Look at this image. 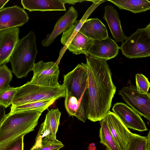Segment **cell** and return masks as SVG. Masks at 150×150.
I'll return each mask as SVG.
<instances>
[{
	"mask_svg": "<svg viewBox=\"0 0 150 150\" xmlns=\"http://www.w3.org/2000/svg\"><path fill=\"white\" fill-rule=\"evenodd\" d=\"M66 94V89L63 84L57 86H45L28 81L17 87L11 105L17 106L45 100H56L65 98Z\"/></svg>",
	"mask_w": 150,
	"mask_h": 150,
	"instance_id": "277c9868",
	"label": "cell"
},
{
	"mask_svg": "<svg viewBox=\"0 0 150 150\" xmlns=\"http://www.w3.org/2000/svg\"><path fill=\"white\" fill-rule=\"evenodd\" d=\"M135 79L138 93L141 94L147 93L150 87L148 78L142 74L137 73L136 75Z\"/></svg>",
	"mask_w": 150,
	"mask_h": 150,
	"instance_id": "f546056e",
	"label": "cell"
},
{
	"mask_svg": "<svg viewBox=\"0 0 150 150\" xmlns=\"http://www.w3.org/2000/svg\"><path fill=\"white\" fill-rule=\"evenodd\" d=\"M78 16V12L75 8L73 6L70 7L65 13L57 21L52 33L47 34L46 38L42 41V45L45 47L50 45L58 35L75 23Z\"/></svg>",
	"mask_w": 150,
	"mask_h": 150,
	"instance_id": "4fadbf2b",
	"label": "cell"
},
{
	"mask_svg": "<svg viewBox=\"0 0 150 150\" xmlns=\"http://www.w3.org/2000/svg\"><path fill=\"white\" fill-rule=\"evenodd\" d=\"M96 146L93 143L90 144L88 147L89 150H96Z\"/></svg>",
	"mask_w": 150,
	"mask_h": 150,
	"instance_id": "d590c367",
	"label": "cell"
},
{
	"mask_svg": "<svg viewBox=\"0 0 150 150\" xmlns=\"http://www.w3.org/2000/svg\"><path fill=\"white\" fill-rule=\"evenodd\" d=\"M42 112L33 110L6 115L0 125V150L21 136L34 130Z\"/></svg>",
	"mask_w": 150,
	"mask_h": 150,
	"instance_id": "7a4b0ae2",
	"label": "cell"
},
{
	"mask_svg": "<svg viewBox=\"0 0 150 150\" xmlns=\"http://www.w3.org/2000/svg\"><path fill=\"white\" fill-rule=\"evenodd\" d=\"M65 98L64 105L68 114L85 122L87 119L88 103L78 100L67 92Z\"/></svg>",
	"mask_w": 150,
	"mask_h": 150,
	"instance_id": "ac0fdd59",
	"label": "cell"
},
{
	"mask_svg": "<svg viewBox=\"0 0 150 150\" xmlns=\"http://www.w3.org/2000/svg\"><path fill=\"white\" fill-rule=\"evenodd\" d=\"M92 5L87 10L81 19L80 20L76 21L75 23L67 30L63 33L61 39L62 43L64 45V49H67L68 44L72 38L79 31L84 22L100 3L98 1H95Z\"/></svg>",
	"mask_w": 150,
	"mask_h": 150,
	"instance_id": "d6986e66",
	"label": "cell"
},
{
	"mask_svg": "<svg viewBox=\"0 0 150 150\" xmlns=\"http://www.w3.org/2000/svg\"><path fill=\"white\" fill-rule=\"evenodd\" d=\"M61 112L58 108L49 110L46 115L44 122L51 129L54 138L56 139Z\"/></svg>",
	"mask_w": 150,
	"mask_h": 150,
	"instance_id": "cb8c5ba5",
	"label": "cell"
},
{
	"mask_svg": "<svg viewBox=\"0 0 150 150\" xmlns=\"http://www.w3.org/2000/svg\"><path fill=\"white\" fill-rule=\"evenodd\" d=\"M6 115L5 108L0 105V125L4 119Z\"/></svg>",
	"mask_w": 150,
	"mask_h": 150,
	"instance_id": "1f68e13d",
	"label": "cell"
},
{
	"mask_svg": "<svg viewBox=\"0 0 150 150\" xmlns=\"http://www.w3.org/2000/svg\"><path fill=\"white\" fill-rule=\"evenodd\" d=\"M100 142L104 145L107 150H119L110 132L107 124L103 119L100 121Z\"/></svg>",
	"mask_w": 150,
	"mask_h": 150,
	"instance_id": "603a6c76",
	"label": "cell"
},
{
	"mask_svg": "<svg viewBox=\"0 0 150 150\" xmlns=\"http://www.w3.org/2000/svg\"><path fill=\"white\" fill-rule=\"evenodd\" d=\"M146 137L145 150H150V131H149Z\"/></svg>",
	"mask_w": 150,
	"mask_h": 150,
	"instance_id": "d6a6232c",
	"label": "cell"
},
{
	"mask_svg": "<svg viewBox=\"0 0 150 150\" xmlns=\"http://www.w3.org/2000/svg\"><path fill=\"white\" fill-rule=\"evenodd\" d=\"M123 55L129 59L150 56V23L144 28H138L119 47Z\"/></svg>",
	"mask_w": 150,
	"mask_h": 150,
	"instance_id": "5b68a950",
	"label": "cell"
},
{
	"mask_svg": "<svg viewBox=\"0 0 150 150\" xmlns=\"http://www.w3.org/2000/svg\"><path fill=\"white\" fill-rule=\"evenodd\" d=\"M19 27L0 31V66L9 62L10 56L19 40Z\"/></svg>",
	"mask_w": 150,
	"mask_h": 150,
	"instance_id": "7c38bea8",
	"label": "cell"
},
{
	"mask_svg": "<svg viewBox=\"0 0 150 150\" xmlns=\"http://www.w3.org/2000/svg\"><path fill=\"white\" fill-rule=\"evenodd\" d=\"M120 9L134 13L145 11L150 9V1L147 0H108Z\"/></svg>",
	"mask_w": 150,
	"mask_h": 150,
	"instance_id": "44dd1931",
	"label": "cell"
},
{
	"mask_svg": "<svg viewBox=\"0 0 150 150\" xmlns=\"http://www.w3.org/2000/svg\"><path fill=\"white\" fill-rule=\"evenodd\" d=\"M103 18L106 21L115 42H122L127 37L123 31L117 12L112 5L105 7Z\"/></svg>",
	"mask_w": 150,
	"mask_h": 150,
	"instance_id": "9a60e30c",
	"label": "cell"
},
{
	"mask_svg": "<svg viewBox=\"0 0 150 150\" xmlns=\"http://www.w3.org/2000/svg\"><path fill=\"white\" fill-rule=\"evenodd\" d=\"M57 62H44L42 60L35 63L33 77L30 82L45 86H57L59 69Z\"/></svg>",
	"mask_w": 150,
	"mask_h": 150,
	"instance_id": "ba28073f",
	"label": "cell"
},
{
	"mask_svg": "<svg viewBox=\"0 0 150 150\" xmlns=\"http://www.w3.org/2000/svg\"><path fill=\"white\" fill-rule=\"evenodd\" d=\"M79 31L93 40H101L108 36L106 27L98 18L87 19Z\"/></svg>",
	"mask_w": 150,
	"mask_h": 150,
	"instance_id": "2e32d148",
	"label": "cell"
},
{
	"mask_svg": "<svg viewBox=\"0 0 150 150\" xmlns=\"http://www.w3.org/2000/svg\"><path fill=\"white\" fill-rule=\"evenodd\" d=\"M103 119L119 150H125L132 132L113 112L110 111Z\"/></svg>",
	"mask_w": 150,
	"mask_h": 150,
	"instance_id": "9c48e42d",
	"label": "cell"
},
{
	"mask_svg": "<svg viewBox=\"0 0 150 150\" xmlns=\"http://www.w3.org/2000/svg\"><path fill=\"white\" fill-rule=\"evenodd\" d=\"M17 89L10 86L0 91V105L6 108L11 105Z\"/></svg>",
	"mask_w": 150,
	"mask_h": 150,
	"instance_id": "484cf974",
	"label": "cell"
},
{
	"mask_svg": "<svg viewBox=\"0 0 150 150\" xmlns=\"http://www.w3.org/2000/svg\"><path fill=\"white\" fill-rule=\"evenodd\" d=\"M88 80L87 119L100 121L110 111L116 87L107 60L88 55L86 57Z\"/></svg>",
	"mask_w": 150,
	"mask_h": 150,
	"instance_id": "6da1fadb",
	"label": "cell"
},
{
	"mask_svg": "<svg viewBox=\"0 0 150 150\" xmlns=\"http://www.w3.org/2000/svg\"><path fill=\"white\" fill-rule=\"evenodd\" d=\"M54 100H45L30 103L21 105L10 107V112H15L22 111L36 110L42 112L55 101Z\"/></svg>",
	"mask_w": 150,
	"mask_h": 150,
	"instance_id": "7402d4cb",
	"label": "cell"
},
{
	"mask_svg": "<svg viewBox=\"0 0 150 150\" xmlns=\"http://www.w3.org/2000/svg\"><path fill=\"white\" fill-rule=\"evenodd\" d=\"M93 40L78 31L70 41L67 49L73 54H83L86 56L89 55L88 52Z\"/></svg>",
	"mask_w": 150,
	"mask_h": 150,
	"instance_id": "ffe728a7",
	"label": "cell"
},
{
	"mask_svg": "<svg viewBox=\"0 0 150 150\" xmlns=\"http://www.w3.org/2000/svg\"><path fill=\"white\" fill-rule=\"evenodd\" d=\"M29 19L28 14L20 6L15 5L0 10V31L20 27Z\"/></svg>",
	"mask_w": 150,
	"mask_h": 150,
	"instance_id": "8fae6325",
	"label": "cell"
},
{
	"mask_svg": "<svg viewBox=\"0 0 150 150\" xmlns=\"http://www.w3.org/2000/svg\"><path fill=\"white\" fill-rule=\"evenodd\" d=\"M9 0H0V10L4 8V6Z\"/></svg>",
	"mask_w": 150,
	"mask_h": 150,
	"instance_id": "e575fe53",
	"label": "cell"
},
{
	"mask_svg": "<svg viewBox=\"0 0 150 150\" xmlns=\"http://www.w3.org/2000/svg\"><path fill=\"white\" fill-rule=\"evenodd\" d=\"M59 149H53L51 150H59Z\"/></svg>",
	"mask_w": 150,
	"mask_h": 150,
	"instance_id": "8d00e7d4",
	"label": "cell"
},
{
	"mask_svg": "<svg viewBox=\"0 0 150 150\" xmlns=\"http://www.w3.org/2000/svg\"><path fill=\"white\" fill-rule=\"evenodd\" d=\"M63 85L66 92L79 100L88 103V70L86 64H78L64 75Z\"/></svg>",
	"mask_w": 150,
	"mask_h": 150,
	"instance_id": "8992f818",
	"label": "cell"
},
{
	"mask_svg": "<svg viewBox=\"0 0 150 150\" xmlns=\"http://www.w3.org/2000/svg\"><path fill=\"white\" fill-rule=\"evenodd\" d=\"M35 33L30 31L19 39L10 56L12 72L17 78L26 77L32 70L38 51Z\"/></svg>",
	"mask_w": 150,
	"mask_h": 150,
	"instance_id": "3957f363",
	"label": "cell"
},
{
	"mask_svg": "<svg viewBox=\"0 0 150 150\" xmlns=\"http://www.w3.org/2000/svg\"><path fill=\"white\" fill-rule=\"evenodd\" d=\"M64 145L56 139L52 140L42 139L40 144L35 147H32L30 150H51L62 148Z\"/></svg>",
	"mask_w": 150,
	"mask_h": 150,
	"instance_id": "4316f807",
	"label": "cell"
},
{
	"mask_svg": "<svg viewBox=\"0 0 150 150\" xmlns=\"http://www.w3.org/2000/svg\"><path fill=\"white\" fill-rule=\"evenodd\" d=\"M56 139L54 138L50 128L44 122L40 125L38 134L35 140V142L32 147L38 146L42 139L52 140Z\"/></svg>",
	"mask_w": 150,
	"mask_h": 150,
	"instance_id": "83f0119b",
	"label": "cell"
},
{
	"mask_svg": "<svg viewBox=\"0 0 150 150\" xmlns=\"http://www.w3.org/2000/svg\"><path fill=\"white\" fill-rule=\"evenodd\" d=\"M146 137L132 133L125 150H145Z\"/></svg>",
	"mask_w": 150,
	"mask_h": 150,
	"instance_id": "d4e9b609",
	"label": "cell"
},
{
	"mask_svg": "<svg viewBox=\"0 0 150 150\" xmlns=\"http://www.w3.org/2000/svg\"><path fill=\"white\" fill-rule=\"evenodd\" d=\"M124 100L138 114L150 121V93L139 94L136 86L128 80L127 85L119 91Z\"/></svg>",
	"mask_w": 150,
	"mask_h": 150,
	"instance_id": "52a82bcc",
	"label": "cell"
},
{
	"mask_svg": "<svg viewBox=\"0 0 150 150\" xmlns=\"http://www.w3.org/2000/svg\"><path fill=\"white\" fill-rule=\"evenodd\" d=\"M119 49L116 43L108 36L102 40H94L88 54L107 61L116 56Z\"/></svg>",
	"mask_w": 150,
	"mask_h": 150,
	"instance_id": "5bb4252c",
	"label": "cell"
},
{
	"mask_svg": "<svg viewBox=\"0 0 150 150\" xmlns=\"http://www.w3.org/2000/svg\"><path fill=\"white\" fill-rule=\"evenodd\" d=\"M24 9L29 11H66L62 0H21Z\"/></svg>",
	"mask_w": 150,
	"mask_h": 150,
	"instance_id": "e0dca14e",
	"label": "cell"
},
{
	"mask_svg": "<svg viewBox=\"0 0 150 150\" xmlns=\"http://www.w3.org/2000/svg\"><path fill=\"white\" fill-rule=\"evenodd\" d=\"M64 4L67 3L70 4L74 5L77 2H82L83 1H87V0H62Z\"/></svg>",
	"mask_w": 150,
	"mask_h": 150,
	"instance_id": "836d02e7",
	"label": "cell"
},
{
	"mask_svg": "<svg viewBox=\"0 0 150 150\" xmlns=\"http://www.w3.org/2000/svg\"><path fill=\"white\" fill-rule=\"evenodd\" d=\"M23 135L13 141L3 150H23Z\"/></svg>",
	"mask_w": 150,
	"mask_h": 150,
	"instance_id": "4dcf8cb0",
	"label": "cell"
},
{
	"mask_svg": "<svg viewBox=\"0 0 150 150\" xmlns=\"http://www.w3.org/2000/svg\"><path fill=\"white\" fill-rule=\"evenodd\" d=\"M112 110L127 128L139 132L148 130L139 114L126 104L121 102L116 103Z\"/></svg>",
	"mask_w": 150,
	"mask_h": 150,
	"instance_id": "30bf717a",
	"label": "cell"
},
{
	"mask_svg": "<svg viewBox=\"0 0 150 150\" xmlns=\"http://www.w3.org/2000/svg\"><path fill=\"white\" fill-rule=\"evenodd\" d=\"M12 71L6 64L0 66V91L10 86L13 78Z\"/></svg>",
	"mask_w": 150,
	"mask_h": 150,
	"instance_id": "f1b7e54d",
	"label": "cell"
}]
</instances>
